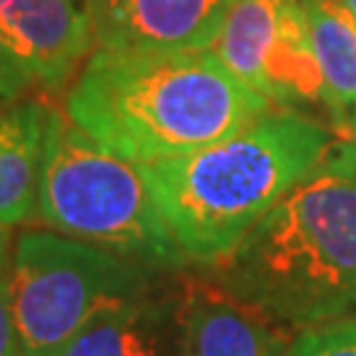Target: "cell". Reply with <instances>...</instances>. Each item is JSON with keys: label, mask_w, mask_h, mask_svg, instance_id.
I'll return each instance as SVG.
<instances>
[{"label": "cell", "mask_w": 356, "mask_h": 356, "mask_svg": "<svg viewBox=\"0 0 356 356\" xmlns=\"http://www.w3.org/2000/svg\"><path fill=\"white\" fill-rule=\"evenodd\" d=\"M219 282L291 327L356 312V161L343 145L216 264Z\"/></svg>", "instance_id": "cell-3"}, {"label": "cell", "mask_w": 356, "mask_h": 356, "mask_svg": "<svg viewBox=\"0 0 356 356\" xmlns=\"http://www.w3.org/2000/svg\"><path fill=\"white\" fill-rule=\"evenodd\" d=\"M179 356H285L296 332L222 282L185 280L175 312Z\"/></svg>", "instance_id": "cell-7"}, {"label": "cell", "mask_w": 356, "mask_h": 356, "mask_svg": "<svg viewBox=\"0 0 356 356\" xmlns=\"http://www.w3.org/2000/svg\"><path fill=\"white\" fill-rule=\"evenodd\" d=\"M343 148L351 153V159L356 161V111L348 116V138H346Z\"/></svg>", "instance_id": "cell-17"}, {"label": "cell", "mask_w": 356, "mask_h": 356, "mask_svg": "<svg viewBox=\"0 0 356 356\" xmlns=\"http://www.w3.org/2000/svg\"><path fill=\"white\" fill-rule=\"evenodd\" d=\"M272 108L214 51L98 48L66 95V114L135 164L209 148Z\"/></svg>", "instance_id": "cell-1"}, {"label": "cell", "mask_w": 356, "mask_h": 356, "mask_svg": "<svg viewBox=\"0 0 356 356\" xmlns=\"http://www.w3.org/2000/svg\"><path fill=\"white\" fill-rule=\"evenodd\" d=\"M312 53L322 74V103L335 114L356 111V19L343 0H301Z\"/></svg>", "instance_id": "cell-11"}, {"label": "cell", "mask_w": 356, "mask_h": 356, "mask_svg": "<svg viewBox=\"0 0 356 356\" xmlns=\"http://www.w3.org/2000/svg\"><path fill=\"white\" fill-rule=\"evenodd\" d=\"M343 3H346V8L351 11V16L356 19V0H343Z\"/></svg>", "instance_id": "cell-18"}, {"label": "cell", "mask_w": 356, "mask_h": 356, "mask_svg": "<svg viewBox=\"0 0 356 356\" xmlns=\"http://www.w3.org/2000/svg\"><path fill=\"white\" fill-rule=\"evenodd\" d=\"M48 227L119 256L179 264L140 164L111 151L58 108L48 111L38 182Z\"/></svg>", "instance_id": "cell-4"}, {"label": "cell", "mask_w": 356, "mask_h": 356, "mask_svg": "<svg viewBox=\"0 0 356 356\" xmlns=\"http://www.w3.org/2000/svg\"><path fill=\"white\" fill-rule=\"evenodd\" d=\"M332 151L325 124L277 106L232 138L140 169L179 259L216 264Z\"/></svg>", "instance_id": "cell-2"}, {"label": "cell", "mask_w": 356, "mask_h": 356, "mask_svg": "<svg viewBox=\"0 0 356 356\" xmlns=\"http://www.w3.org/2000/svg\"><path fill=\"white\" fill-rule=\"evenodd\" d=\"M11 309L24 356H53L90 319L138 301L140 269L58 232H22L11 251Z\"/></svg>", "instance_id": "cell-5"}, {"label": "cell", "mask_w": 356, "mask_h": 356, "mask_svg": "<svg viewBox=\"0 0 356 356\" xmlns=\"http://www.w3.org/2000/svg\"><path fill=\"white\" fill-rule=\"evenodd\" d=\"M51 106L13 103L0 111V225L13 227L38 211V182Z\"/></svg>", "instance_id": "cell-10"}, {"label": "cell", "mask_w": 356, "mask_h": 356, "mask_svg": "<svg viewBox=\"0 0 356 356\" xmlns=\"http://www.w3.org/2000/svg\"><path fill=\"white\" fill-rule=\"evenodd\" d=\"M285 356H356V314L298 330Z\"/></svg>", "instance_id": "cell-13"}, {"label": "cell", "mask_w": 356, "mask_h": 356, "mask_svg": "<svg viewBox=\"0 0 356 356\" xmlns=\"http://www.w3.org/2000/svg\"><path fill=\"white\" fill-rule=\"evenodd\" d=\"M98 48L211 51L232 0H85Z\"/></svg>", "instance_id": "cell-8"}, {"label": "cell", "mask_w": 356, "mask_h": 356, "mask_svg": "<svg viewBox=\"0 0 356 356\" xmlns=\"http://www.w3.org/2000/svg\"><path fill=\"white\" fill-rule=\"evenodd\" d=\"M53 356H166L161 314L145 301H129L90 319Z\"/></svg>", "instance_id": "cell-12"}, {"label": "cell", "mask_w": 356, "mask_h": 356, "mask_svg": "<svg viewBox=\"0 0 356 356\" xmlns=\"http://www.w3.org/2000/svg\"><path fill=\"white\" fill-rule=\"evenodd\" d=\"M0 356H24L22 343H19V332H16V322H13L8 272H0Z\"/></svg>", "instance_id": "cell-14"}, {"label": "cell", "mask_w": 356, "mask_h": 356, "mask_svg": "<svg viewBox=\"0 0 356 356\" xmlns=\"http://www.w3.org/2000/svg\"><path fill=\"white\" fill-rule=\"evenodd\" d=\"M32 82L35 79L26 74L11 56H6L0 51V111L13 106V103H19V98L32 88Z\"/></svg>", "instance_id": "cell-15"}, {"label": "cell", "mask_w": 356, "mask_h": 356, "mask_svg": "<svg viewBox=\"0 0 356 356\" xmlns=\"http://www.w3.org/2000/svg\"><path fill=\"white\" fill-rule=\"evenodd\" d=\"M8 227L0 225V272H11V259H8Z\"/></svg>", "instance_id": "cell-16"}, {"label": "cell", "mask_w": 356, "mask_h": 356, "mask_svg": "<svg viewBox=\"0 0 356 356\" xmlns=\"http://www.w3.org/2000/svg\"><path fill=\"white\" fill-rule=\"evenodd\" d=\"M211 51L275 106L322 101L301 0H232Z\"/></svg>", "instance_id": "cell-6"}, {"label": "cell", "mask_w": 356, "mask_h": 356, "mask_svg": "<svg viewBox=\"0 0 356 356\" xmlns=\"http://www.w3.org/2000/svg\"><path fill=\"white\" fill-rule=\"evenodd\" d=\"M92 40L85 0H0V51L45 88L69 82Z\"/></svg>", "instance_id": "cell-9"}]
</instances>
